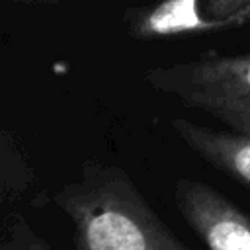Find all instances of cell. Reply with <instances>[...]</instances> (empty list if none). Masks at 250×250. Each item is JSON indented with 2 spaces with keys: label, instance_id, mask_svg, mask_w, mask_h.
Masks as SVG:
<instances>
[{
  "label": "cell",
  "instance_id": "cell-3",
  "mask_svg": "<svg viewBox=\"0 0 250 250\" xmlns=\"http://www.w3.org/2000/svg\"><path fill=\"white\" fill-rule=\"evenodd\" d=\"M250 23V0H158L127 20V31L141 41L197 35Z\"/></svg>",
  "mask_w": 250,
  "mask_h": 250
},
{
  "label": "cell",
  "instance_id": "cell-6",
  "mask_svg": "<svg viewBox=\"0 0 250 250\" xmlns=\"http://www.w3.org/2000/svg\"><path fill=\"white\" fill-rule=\"evenodd\" d=\"M0 250H53L51 244L23 217L14 215L4 223Z\"/></svg>",
  "mask_w": 250,
  "mask_h": 250
},
{
  "label": "cell",
  "instance_id": "cell-7",
  "mask_svg": "<svg viewBox=\"0 0 250 250\" xmlns=\"http://www.w3.org/2000/svg\"><path fill=\"white\" fill-rule=\"evenodd\" d=\"M23 2H39V4H51V2H61V0H23Z\"/></svg>",
  "mask_w": 250,
  "mask_h": 250
},
{
  "label": "cell",
  "instance_id": "cell-4",
  "mask_svg": "<svg viewBox=\"0 0 250 250\" xmlns=\"http://www.w3.org/2000/svg\"><path fill=\"white\" fill-rule=\"evenodd\" d=\"M174 197L207 250H250V217L221 191L199 180H180Z\"/></svg>",
  "mask_w": 250,
  "mask_h": 250
},
{
  "label": "cell",
  "instance_id": "cell-2",
  "mask_svg": "<svg viewBox=\"0 0 250 250\" xmlns=\"http://www.w3.org/2000/svg\"><path fill=\"white\" fill-rule=\"evenodd\" d=\"M146 82L184 105L217 117L229 129L250 135V53H207L193 61L152 66Z\"/></svg>",
  "mask_w": 250,
  "mask_h": 250
},
{
  "label": "cell",
  "instance_id": "cell-5",
  "mask_svg": "<svg viewBox=\"0 0 250 250\" xmlns=\"http://www.w3.org/2000/svg\"><path fill=\"white\" fill-rule=\"evenodd\" d=\"M176 137L217 170L250 186V135L213 129L188 119L170 123Z\"/></svg>",
  "mask_w": 250,
  "mask_h": 250
},
{
  "label": "cell",
  "instance_id": "cell-1",
  "mask_svg": "<svg viewBox=\"0 0 250 250\" xmlns=\"http://www.w3.org/2000/svg\"><path fill=\"white\" fill-rule=\"evenodd\" d=\"M55 203L72 225V250H191L117 166H86L55 193Z\"/></svg>",
  "mask_w": 250,
  "mask_h": 250
}]
</instances>
